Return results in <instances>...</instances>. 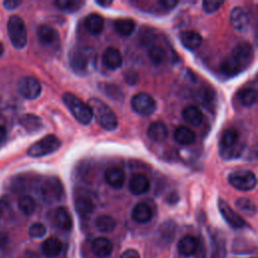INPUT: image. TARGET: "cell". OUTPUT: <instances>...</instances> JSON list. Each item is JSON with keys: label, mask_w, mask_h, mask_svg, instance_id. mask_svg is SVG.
Segmentation results:
<instances>
[{"label": "cell", "mask_w": 258, "mask_h": 258, "mask_svg": "<svg viewBox=\"0 0 258 258\" xmlns=\"http://www.w3.org/2000/svg\"><path fill=\"white\" fill-rule=\"evenodd\" d=\"M253 58V47L247 42H239L234 46L232 52L221 63V73L226 78H232L249 67Z\"/></svg>", "instance_id": "cell-1"}, {"label": "cell", "mask_w": 258, "mask_h": 258, "mask_svg": "<svg viewBox=\"0 0 258 258\" xmlns=\"http://www.w3.org/2000/svg\"><path fill=\"white\" fill-rule=\"evenodd\" d=\"M88 105L91 108L93 116H95L96 120L103 129L107 131H113L117 128L118 120L115 113L102 100L91 98L88 102Z\"/></svg>", "instance_id": "cell-2"}, {"label": "cell", "mask_w": 258, "mask_h": 258, "mask_svg": "<svg viewBox=\"0 0 258 258\" xmlns=\"http://www.w3.org/2000/svg\"><path fill=\"white\" fill-rule=\"evenodd\" d=\"M237 130H226L220 140V154L224 159L237 158L243 150V144Z\"/></svg>", "instance_id": "cell-3"}, {"label": "cell", "mask_w": 258, "mask_h": 258, "mask_svg": "<svg viewBox=\"0 0 258 258\" xmlns=\"http://www.w3.org/2000/svg\"><path fill=\"white\" fill-rule=\"evenodd\" d=\"M62 101L78 122L84 125L91 123L93 114L88 104L70 92L62 95Z\"/></svg>", "instance_id": "cell-4"}, {"label": "cell", "mask_w": 258, "mask_h": 258, "mask_svg": "<svg viewBox=\"0 0 258 258\" xmlns=\"http://www.w3.org/2000/svg\"><path fill=\"white\" fill-rule=\"evenodd\" d=\"M7 33L11 44L17 48H23L27 43V29L23 19L18 15H11L7 21Z\"/></svg>", "instance_id": "cell-5"}, {"label": "cell", "mask_w": 258, "mask_h": 258, "mask_svg": "<svg viewBox=\"0 0 258 258\" xmlns=\"http://www.w3.org/2000/svg\"><path fill=\"white\" fill-rule=\"evenodd\" d=\"M40 194L46 203L51 204L60 201L64 194L60 179L56 176L44 178L40 184Z\"/></svg>", "instance_id": "cell-6"}, {"label": "cell", "mask_w": 258, "mask_h": 258, "mask_svg": "<svg viewBox=\"0 0 258 258\" xmlns=\"http://www.w3.org/2000/svg\"><path fill=\"white\" fill-rule=\"evenodd\" d=\"M60 147V140L53 134H49L34 142L27 150V154L31 157H41L51 154Z\"/></svg>", "instance_id": "cell-7"}, {"label": "cell", "mask_w": 258, "mask_h": 258, "mask_svg": "<svg viewBox=\"0 0 258 258\" xmlns=\"http://www.w3.org/2000/svg\"><path fill=\"white\" fill-rule=\"evenodd\" d=\"M70 64L77 73H87L94 64V54L90 49L74 48L70 52Z\"/></svg>", "instance_id": "cell-8"}, {"label": "cell", "mask_w": 258, "mask_h": 258, "mask_svg": "<svg viewBox=\"0 0 258 258\" xmlns=\"http://www.w3.org/2000/svg\"><path fill=\"white\" fill-rule=\"evenodd\" d=\"M228 180L232 186L242 191H249L256 186V175L250 170H236L229 174Z\"/></svg>", "instance_id": "cell-9"}, {"label": "cell", "mask_w": 258, "mask_h": 258, "mask_svg": "<svg viewBox=\"0 0 258 258\" xmlns=\"http://www.w3.org/2000/svg\"><path fill=\"white\" fill-rule=\"evenodd\" d=\"M132 109L139 115L149 116L156 110L155 100L147 93H138L131 99Z\"/></svg>", "instance_id": "cell-10"}, {"label": "cell", "mask_w": 258, "mask_h": 258, "mask_svg": "<svg viewBox=\"0 0 258 258\" xmlns=\"http://www.w3.org/2000/svg\"><path fill=\"white\" fill-rule=\"evenodd\" d=\"M18 93L25 99H36L41 93V86L39 82L32 77H23L17 84Z\"/></svg>", "instance_id": "cell-11"}, {"label": "cell", "mask_w": 258, "mask_h": 258, "mask_svg": "<svg viewBox=\"0 0 258 258\" xmlns=\"http://www.w3.org/2000/svg\"><path fill=\"white\" fill-rule=\"evenodd\" d=\"M218 208L223 218L232 228L240 229L246 225L244 219L241 216H239L226 201L220 199L218 202Z\"/></svg>", "instance_id": "cell-12"}, {"label": "cell", "mask_w": 258, "mask_h": 258, "mask_svg": "<svg viewBox=\"0 0 258 258\" xmlns=\"http://www.w3.org/2000/svg\"><path fill=\"white\" fill-rule=\"evenodd\" d=\"M37 36L40 43L47 47H57L59 44L58 32L51 26L42 24L37 29Z\"/></svg>", "instance_id": "cell-13"}, {"label": "cell", "mask_w": 258, "mask_h": 258, "mask_svg": "<svg viewBox=\"0 0 258 258\" xmlns=\"http://www.w3.org/2000/svg\"><path fill=\"white\" fill-rule=\"evenodd\" d=\"M103 63L104 66L111 70H118L123 63V57L121 52L115 47H108L103 53Z\"/></svg>", "instance_id": "cell-14"}, {"label": "cell", "mask_w": 258, "mask_h": 258, "mask_svg": "<svg viewBox=\"0 0 258 258\" xmlns=\"http://www.w3.org/2000/svg\"><path fill=\"white\" fill-rule=\"evenodd\" d=\"M150 187L149 179L142 173H135L129 180V189L133 195H142L148 191Z\"/></svg>", "instance_id": "cell-15"}, {"label": "cell", "mask_w": 258, "mask_h": 258, "mask_svg": "<svg viewBox=\"0 0 258 258\" xmlns=\"http://www.w3.org/2000/svg\"><path fill=\"white\" fill-rule=\"evenodd\" d=\"M92 250L98 258H107L113 251V244L106 237H98L93 241Z\"/></svg>", "instance_id": "cell-16"}, {"label": "cell", "mask_w": 258, "mask_h": 258, "mask_svg": "<svg viewBox=\"0 0 258 258\" xmlns=\"http://www.w3.org/2000/svg\"><path fill=\"white\" fill-rule=\"evenodd\" d=\"M108 184L114 188H121L125 181V172L119 166H111L105 172Z\"/></svg>", "instance_id": "cell-17"}, {"label": "cell", "mask_w": 258, "mask_h": 258, "mask_svg": "<svg viewBox=\"0 0 258 258\" xmlns=\"http://www.w3.org/2000/svg\"><path fill=\"white\" fill-rule=\"evenodd\" d=\"M230 23L235 29L239 31H244L247 28L249 19L243 8L238 6L232 9L230 13Z\"/></svg>", "instance_id": "cell-18"}, {"label": "cell", "mask_w": 258, "mask_h": 258, "mask_svg": "<svg viewBox=\"0 0 258 258\" xmlns=\"http://www.w3.org/2000/svg\"><path fill=\"white\" fill-rule=\"evenodd\" d=\"M199 248V241L191 235L183 236L177 243V250L183 256L194 255Z\"/></svg>", "instance_id": "cell-19"}, {"label": "cell", "mask_w": 258, "mask_h": 258, "mask_svg": "<svg viewBox=\"0 0 258 258\" xmlns=\"http://www.w3.org/2000/svg\"><path fill=\"white\" fill-rule=\"evenodd\" d=\"M53 222L55 226L62 231H70L73 227V220L71 214L68 209L63 207H59L55 210Z\"/></svg>", "instance_id": "cell-20"}, {"label": "cell", "mask_w": 258, "mask_h": 258, "mask_svg": "<svg viewBox=\"0 0 258 258\" xmlns=\"http://www.w3.org/2000/svg\"><path fill=\"white\" fill-rule=\"evenodd\" d=\"M87 31L93 35L100 34L104 29V18L97 13L89 14L84 21Z\"/></svg>", "instance_id": "cell-21"}, {"label": "cell", "mask_w": 258, "mask_h": 258, "mask_svg": "<svg viewBox=\"0 0 258 258\" xmlns=\"http://www.w3.org/2000/svg\"><path fill=\"white\" fill-rule=\"evenodd\" d=\"M62 249V243L55 237H49L45 239L41 244L42 254L47 258H53L59 254Z\"/></svg>", "instance_id": "cell-22"}, {"label": "cell", "mask_w": 258, "mask_h": 258, "mask_svg": "<svg viewBox=\"0 0 258 258\" xmlns=\"http://www.w3.org/2000/svg\"><path fill=\"white\" fill-rule=\"evenodd\" d=\"M179 39L183 46H185L188 49H197L203 41L202 35L194 30H185L180 33Z\"/></svg>", "instance_id": "cell-23"}, {"label": "cell", "mask_w": 258, "mask_h": 258, "mask_svg": "<svg viewBox=\"0 0 258 258\" xmlns=\"http://www.w3.org/2000/svg\"><path fill=\"white\" fill-rule=\"evenodd\" d=\"M167 134H168L167 128L165 124L161 121H156L151 123L147 129L148 137L155 142L163 141L167 137Z\"/></svg>", "instance_id": "cell-24"}, {"label": "cell", "mask_w": 258, "mask_h": 258, "mask_svg": "<svg viewBox=\"0 0 258 258\" xmlns=\"http://www.w3.org/2000/svg\"><path fill=\"white\" fill-rule=\"evenodd\" d=\"M132 218L137 223H147L152 218V210L147 204L138 203L132 210Z\"/></svg>", "instance_id": "cell-25"}, {"label": "cell", "mask_w": 258, "mask_h": 258, "mask_svg": "<svg viewBox=\"0 0 258 258\" xmlns=\"http://www.w3.org/2000/svg\"><path fill=\"white\" fill-rule=\"evenodd\" d=\"M182 118L187 124L191 126H199L203 122L204 115L197 106L189 105L182 110Z\"/></svg>", "instance_id": "cell-26"}, {"label": "cell", "mask_w": 258, "mask_h": 258, "mask_svg": "<svg viewBox=\"0 0 258 258\" xmlns=\"http://www.w3.org/2000/svg\"><path fill=\"white\" fill-rule=\"evenodd\" d=\"M175 141L181 145H190L196 140V134L186 126H178L173 134Z\"/></svg>", "instance_id": "cell-27"}, {"label": "cell", "mask_w": 258, "mask_h": 258, "mask_svg": "<svg viewBox=\"0 0 258 258\" xmlns=\"http://www.w3.org/2000/svg\"><path fill=\"white\" fill-rule=\"evenodd\" d=\"M75 208L81 217L86 218L93 213L95 206L90 198L86 196H80L75 200Z\"/></svg>", "instance_id": "cell-28"}, {"label": "cell", "mask_w": 258, "mask_h": 258, "mask_svg": "<svg viewBox=\"0 0 258 258\" xmlns=\"http://www.w3.org/2000/svg\"><path fill=\"white\" fill-rule=\"evenodd\" d=\"M20 124L30 133L37 132L42 127V122L39 117L33 114H26L21 117Z\"/></svg>", "instance_id": "cell-29"}, {"label": "cell", "mask_w": 258, "mask_h": 258, "mask_svg": "<svg viewBox=\"0 0 258 258\" xmlns=\"http://www.w3.org/2000/svg\"><path fill=\"white\" fill-rule=\"evenodd\" d=\"M238 102L244 107H251L257 100V92L253 88L241 89L237 94Z\"/></svg>", "instance_id": "cell-30"}, {"label": "cell", "mask_w": 258, "mask_h": 258, "mask_svg": "<svg viewBox=\"0 0 258 258\" xmlns=\"http://www.w3.org/2000/svg\"><path fill=\"white\" fill-rule=\"evenodd\" d=\"M148 56L153 64L159 66L165 61L167 55L165 49L161 45L154 43L148 48Z\"/></svg>", "instance_id": "cell-31"}, {"label": "cell", "mask_w": 258, "mask_h": 258, "mask_svg": "<svg viewBox=\"0 0 258 258\" xmlns=\"http://www.w3.org/2000/svg\"><path fill=\"white\" fill-rule=\"evenodd\" d=\"M96 228L103 233H110L116 227V221L109 215H100L95 220Z\"/></svg>", "instance_id": "cell-32"}, {"label": "cell", "mask_w": 258, "mask_h": 258, "mask_svg": "<svg viewBox=\"0 0 258 258\" xmlns=\"http://www.w3.org/2000/svg\"><path fill=\"white\" fill-rule=\"evenodd\" d=\"M114 25L117 32L123 36L130 35L135 28V22L131 18H119L115 20Z\"/></svg>", "instance_id": "cell-33"}, {"label": "cell", "mask_w": 258, "mask_h": 258, "mask_svg": "<svg viewBox=\"0 0 258 258\" xmlns=\"http://www.w3.org/2000/svg\"><path fill=\"white\" fill-rule=\"evenodd\" d=\"M53 4L59 10L72 13L78 11L85 4V2L80 0H57Z\"/></svg>", "instance_id": "cell-34"}, {"label": "cell", "mask_w": 258, "mask_h": 258, "mask_svg": "<svg viewBox=\"0 0 258 258\" xmlns=\"http://www.w3.org/2000/svg\"><path fill=\"white\" fill-rule=\"evenodd\" d=\"M18 208L24 215H31L35 210V202L30 196H22L18 200Z\"/></svg>", "instance_id": "cell-35"}, {"label": "cell", "mask_w": 258, "mask_h": 258, "mask_svg": "<svg viewBox=\"0 0 258 258\" xmlns=\"http://www.w3.org/2000/svg\"><path fill=\"white\" fill-rule=\"evenodd\" d=\"M235 205L239 211H241L247 215H254L256 213V205L249 199L239 198L236 201Z\"/></svg>", "instance_id": "cell-36"}, {"label": "cell", "mask_w": 258, "mask_h": 258, "mask_svg": "<svg viewBox=\"0 0 258 258\" xmlns=\"http://www.w3.org/2000/svg\"><path fill=\"white\" fill-rule=\"evenodd\" d=\"M11 216V208L6 198L0 199V227L6 225Z\"/></svg>", "instance_id": "cell-37"}, {"label": "cell", "mask_w": 258, "mask_h": 258, "mask_svg": "<svg viewBox=\"0 0 258 258\" xmlns=\"http://www.w3.org/2000/svg\"><path fill=\"white\" fill-rule=\"evenodd\" d=\"M28 234L32 238H41L46 234V228L41 223H34L29 227Z\"/></svg>", "instance_id": "cell-38"}, {"label": "cell", "mask_w": 258, "mask_h": 258, "mask_svg": "<svg viewBox=\"0 0 258 258\" xmlns=\"http://www.w3.org/2000/svg\"><path fill=\"white\" fill-rule=\"evenodd\" d=\"M224 4L223 1H213V0H205L203 1V9L207 13H213L220 9V7Z\"/></svg>", "instance_id": "cell-39"}, {"label": "cell", "mask_w": 258, "mask_h": 258, "mask_svg": "<svg viewBox=\"0 0 258 258\" xmlns=\"http://www.w3.org/2000/svg\"><path fill=\"white\" fill-rule=\"evenodd\" d=\"M160 238L165 239L167 242H170L173 237V228H171L170 223H167V225H162L159 229Z\"/></svg>", "instance_id": "cell-40"}, {"label": "cell", "mask_w": 258, "mask_h": 258, "mask_svg": "<svg viewBox=\"0 0 258 258\" xmlns=\"http://www.w3.org/2000/svg\"><path fill=\"white\" fill-rule=\"evenodd\" d=\"M120 258H140V255L135 249H127L121 254Z\"/></svg>", "instance_id": "cell-41"}, {"label": "cell", "mask_w": 258, "mask_h": 258, "mask_svg": "<svg viewBox=\"0 0 258 258\" xmlns=\"http://www.w3.org/2000/svg\"><path fill=\"white\" fill-rule=\"evenodd\" d=\"M22 2L18 1V0H6L3 2V6L7 9V10H13L15 9L17 6H19Z\"/></svg>", "instance_id": "cell-42"}, {"label": "cell", "mask_w": 258, "mask_h": 258, "mask_svg": "<svg viewBox=\"0 0 258 258\" xmlns=\"http://www.w3.org/2000/svg\"><path fill=\"white\" fill-rule=\"evenodd\" d=\"M157 3L160 6H162L163 8L169 9V8H173L175 5H177L178 1H175V0H159V1H157Z\"/></svg>", "instance_id": "cell-43"}, {"label": "cell", "mask_w": 258, "mask_h": 258, "mask_svg": "<svg viewBox=\"0 0 258 258\" xmlns=\"http://www.w3.org/2000/svg\"><path fill=\"white\" fill-rule=\"evenodd\" d=\"M8 240H9V238H8L7 233L4 231H0V249L5 248L7 246Z\"/></svg>", "instance_id": "cell-44"}, {"label": "cell", "mask_w": 258, "mask_h": 258, "mask_svg": "<svg viewBox=\"0 0 258 258\" xmlns=\"http://www.w3.org/2000/svg\"><path fill=\"white\" fill-rule=\"evenodd\" d=\"M6 137H7L6 129L0 125V144H2L6 140Z\"/></svg>", "instance_id": "cell-45"}, {"label": "cell", "mask_w": 258, "mask_h": 258, "mask_svg": "<svg viewBox=\"0 0 258 258\" xmlns=\"http://www.w3.org/2000/svg\"><path fill=\"white\" fill-rule=\"evenodd\" d=\"M96 3L97 4H99V5H101V6H103V7H107V6H110V5H112V1H101V0H98V1H96Z\"/></svg>", "instance_id": "cell-46"}, {"label": "cell", "mask_w": 258, "mask_h": 258, "mask_svg": "<svg viewBox=\"0 0 258 258\" xmlns=\"http://www.w3.org/2000/svg\"><path fill=\"white\" fill-rule=\"evenodd\" d=\"M3 51H4V47H3V44L0 42V56L2 55Z\"/></svg>", "instance_id": "cell-47"}]
</instances>
